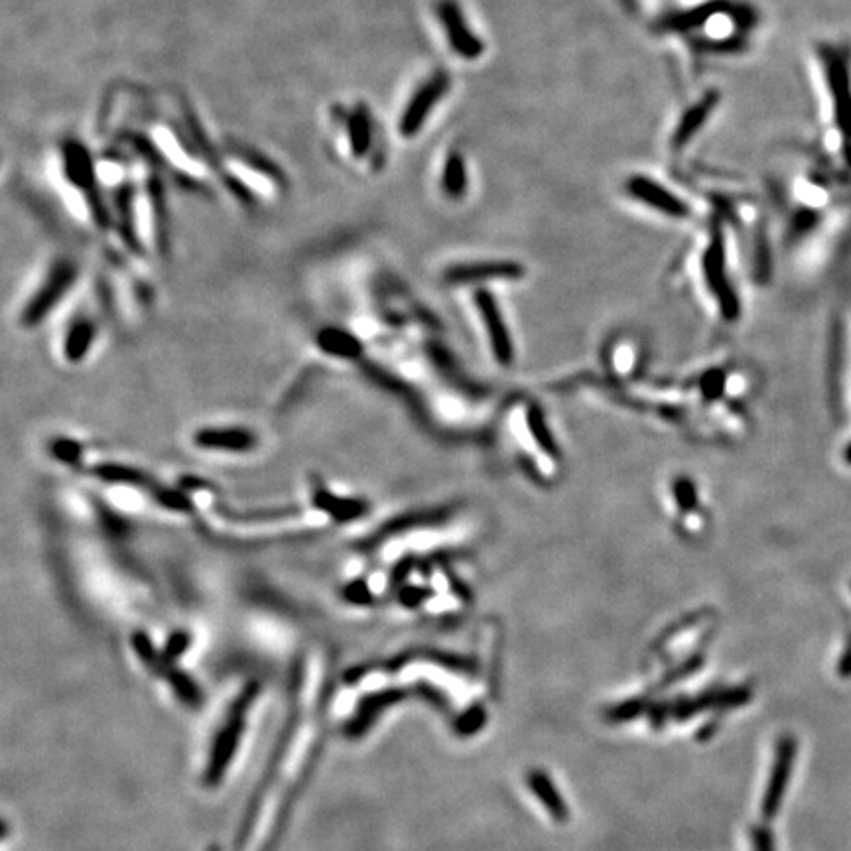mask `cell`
<instances>
[{"instance_id":"cell-15","label":"cell","mask_w":851,"mask_h":851,"mask_svg":"<svg viewBox=\"0 0 851 851\" xmlns=\"http://www.w3.org/2000/svg\"><path fill=\"white\" fill-rule=\"evenodd\" d=\"M467 166L465 160L459 152H450L446 162H444V170H442V192L450 199H461L467 194Z\"/></svg>"},{"instance_id":"cell-12","label":"cell","mask_w":851,"mask_h":851,"mask_svg":"<svg viewBox=\"0 0 851 851\" xmlns=\"http://www.w3.org/2000/svg\"><path fill=\"white\" fill-rule=\"evenodd\" d=\"M312 505H314L316 511L328 515V517H331V521H337V523L357 519L365 513V503L361 499L339 497V495L328 491L326 487H316V485H314V493H312Z\"/></svg>"},{"instance_id":"cell-10","label":"cell","mask_w":851,"mask_h":851,"mask_svg":"<svg viewBox=\"0 0 851 851\" xmlns=\"http://www.w3.org/2000/svg\"><path fill=\"white\" fill-rule=\"evenodd\" d=\"M627 192H629V196L647 203L649 207H653L660 213H666L670 217H684L690 211L688 205L680 197L674 196L662 184H658L651 178H645V176H633L627 182Z\"/></svg>"},{"instance_id":"cell-5","label":"cell","mask_w":851,"mask_h":851,"mask_svg":"<svg viewBox=\"0 0 851 851\" xmlns=\"http://www.w3.org/2000/svg\"><path fill=\"white\" fill-rule=\"evenodd\" d=\"M452 77L448 71L438 69L430 73L408 97V101L402 107V113L398 117V134L402 138H414L424 131L426 123L430 121L434 109L444 101V97L450 93Z\"/></svg>"},{"instance_id":"cell-9","label":"cell","mask_w":851,"mask_h":851,"mask_svg":"<svg viewBox=\"0 0 851 851\" xmlns=\"http://www.w3.org/2000/svg\"><path fill=\"white\" fill-rule=\"evenodd\" d=\"M99 328L89 314L75 316L62 337V357L69 365H81L93 351Z\"/></svg>"},{"instance_id":"cell-1","label":"cell","mask_w":851,"mask_h":851,"mask_svg":"<svg viewBox=\"0 0 851 851\" xmlns=\"http://www.w3.org/2000/svg\"><path fill=\"white\" fill-rule=\"evenodd\" d=\"M217 180L243 205H259L284 196L288 182L276 162L257 148L231 140L217 146Z\"/></svg>"},{"instance_id":"cell-13","label":"cell","mask_w":851,"mask_h":851,"mask_svg":"<svg viewBox=\"0 0 851 851\" xmlns=\"http://www.w3.org/2000/svg\"><path fill=\"white\" fill-rule=\"evenodd\" d=\"M723 10H727V4L723 0H710V2L700 4L696 8H688L684 12H678V14L664 18L660 22V28L670 30V32H688V30L704 26L710 18H714Z\"/></svg>"},{"instance_id":"cell-3","label":"cell","mask_w":851,"mask_h":851,"mask_svg":"<svg viewBox=\"0 0 851 851\" xmlns=\"http://www.w3.org/2000/svg\"><path fill=\"white\" fill-rule=\"evenodd\" d=\"M328 117L333 154L351 170H377L383 150L379 123L371 107L365 101L335 103Z\"/></svg>"},{"instance_id":"cell-7","label":"cell","mask_w":851,"mask_h":851,"mask_svg":"<svg viewBox=\"0 0 851 851\" xmlns=\"http://www.w3.org/2000/svg\"><path fill=\"white\" fill-rule=\"evenodd\" d=\"M822 60L826 67L828 87L834 99V115L838 121V129L844 132V136L851 138V79L850 69L846 60L840 56L838 50L824 46L822 48Z\"/></svg>"},{"instance_id":"cell-11","label":"cell","mask_w":851,"mask_h":851,"mask_svg":"<svg viewBox=\"0 0 851 851\" xmlns=\"http://www.w3.org/2000/svg\"><path fill=\"white\" fill-rule=\"evenodd\" d=\"M718 103H720V93L708 91L696 105H692L682 115L676 131L672 134V140H670L674 150H682L698 132L702 131V127L706 125V121L710 119V115L714 113Z\"/></svg>"},{"instance_id":"cell-2","label":"cell","mask_w":851,"mask_h":851,"mask_svg":"<svg viewBox=\"0 0 851 851\" xmlns=\"http://www.w3.org/2000/svg\"><path fill=\"white\" fill-rule=\"evenodd\" d=\"M56 168L69 203L97 231H113V215L103 190L97 154L81 138H64L58 144Z\"/></svg>"},{"instance_id":"cell-6","label":"cell","mask_w":851,"mask_h":851,"mask_svg":"<svg viewBox=\"0 0 851 851\" xmlns=\"http://www.w3.org/2000/svg\"><path fill=\"white\" fill-rule=\"evenodd\" d=\"M436 18L444 28L452 52L461 60H477L485 52L481 38L469 28L465 14L456 0H438Z\"/></svg>"},{"instance_id":"cell-16","label":"cell","mask_w":851,"mask_h":851,"mask_svg":"<svg viewBox=\"0 0 851 851\" xmlns=\"http://www.w3.org/2000/svg\"><path fill=\"white\" fill-rule=\"evenodd\" d=\"M846 461H848V463H850V465H851V444H850V448H848V450H846Z\"/></svg>"},{"instance_id":"cell-4","label":"cell","mask_w":851,"mask_h":851,"mask_svg":"<svg viewBox=\"0 0 851 851\" xmlns=\"http://www.w3.org/2000/svg\"><path fill=\"white\" fill-rule=\"evenodd\" d=\"M79 280V266L71 259H60L50 266V272L44 276L40 286L34 290L30 300L20 312V324L24 328H34L42 324L71 292Z\"/></svg>"},{"instance_id":"cell-14","label":"cell","mask_w":851,"mask_h":851,"mask_svg":"<svg viewBox=\"0 0 851 851\" xmlns=\"http://www.w3.org/2000/svg\"><path fill=\"white\" fill-rule=\"evenodd\" d=\"M318 345L324 353H328L331 357H341V359H355L361 353V343L359 339L343 329L328 328L322 329V333L318 335Z\"/></svg>"},{"instance_id":"cell-8","label":"cell","mask_w":851,"mask_h":851,"mask_svg":"<svg viewBox=\"0 0 851 851\" xmlns=\"http://www.w3.org/2000/svg\"><path fill=\"white\" fill-rule=\"evenodd\" d=\"M259 438L249 428H201L194 434V446L215 454H249L257 448Z\"/></svg>"}]
</instances>
